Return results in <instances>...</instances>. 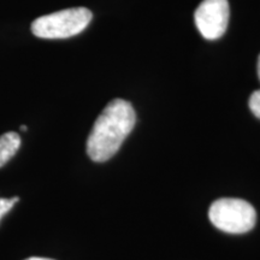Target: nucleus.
<instances>
[{
  "label": "nucleus",
  "instance_id": "obj_4",
  "mask_svg": "<svg viewBox=\"0 0 260 260\" xmlns=\"http://www.w3.org/2000/svg\"><path fill=\"white\" fill-rule=\"evenodd\" d=\"M228 0H204L194 14L198 30L207 40H217L225 32L229 22Z\"/></svg>",
  "mask_w": 260,
  "mask_h": 260
},
{
  "label": "nucleus",
  "instance_id": "obj_2",
  "mask_svg": "<svg viewBox=\"0 0 260 260\" xmlns=\"http://www.w3.org/2000/svg\"><path fill=\"white\" fill-rule=\"evenodd\" d=\"M92 12L86 8L65 9L38 17L31 31L40 39H67L82 32L92 21Z\"/></svg>",
  "mask_w": 260,
  "mask_h": 260
},
{
  "label": "nucleus",
  "instance_id": "obj_9",
  "mask_svg": "<svg viewBox=\"0 0 260 260\" xmlns=\"http://www.w3.org/2000/svg\"><path fill=\"white\" fill-rule=\"evenodd\" d=\"M258 76H259V80H260V56H259V59H258Z\"/></svg>",
  "mask_w": 260,
  "mask_h": 260
},
{
  "label": "nucleus",
  "instance_id": "obj_8",
  "mask_svg": "<svg viewBox=\"0 0 260 260\" xmlns=\"http://www.w3.org/2000/svg\"><path fill=\"white\" fill-rule=\"evenodd\" d=\"M24 260H54V259H48V258H40V256H31V258L24 259Z\"/></svg>",
  "mask_w": 260,
  "mask_h": 260
},
{
  "label": "nucleus",
  "instance_id": "obj_3",
  "mask_svg": "<svg viewBox=\"0 0 260 260\" xmlns=\"http://www.w3.org/2000/svg\"><path fill=\"white\" fill-rule=\"evenodd\" d=\"M211 223L228 234H245L256 222V212L248 201L235 198H223L213 201L209 210Z\"/></svg>",
  "mask_w": 260,
  "mask_h": 260
},
{
  "label": "nucleus",
  "instance_id": "obj_7",
  "mask_svg": "<svg viewBox=\"0 0 260 260\" xmlns=\"http://www.w3.org/2000/svg\"><path fill=\"white\" fill-rule=\"evenodd\" d=\"M249 109L253 115L260 119V90H255L249 98Z\"/></svg>",
  "mask_w": 260,
  "mask_h": 260
},
{
  "label": "nucleus",
  "instance_id": "obj_1",
  "mask_svg": "<svg viewBox=\"0 0 260 260\" xmlns=\"http://www.w3.org/2000/svg\"><path fill=\"white\" fill-rule=\"evenodd\" d=\"M135 123L136 113L132 104L123 99L112 100L94 123L87 140V154L96 162L111 159L134 129Z\"/></svg>",
  "mask_w": 260,
  "mask_h": 260
},
{
  "label": "nucleus",
  "instance_id": "obj_5",
  "mask_svg": "<svg viewBox=\"0 0 260 260\" xmlns=\"http://www.w3.org/2000/svg\"><path fill=\"white\" fill-rule=\"evenodd\" d=\"M21 147V138L17 133L9 132L0 136V168L17 153Z\"/></svg>",
  "mask_w": 260,
  "mask_h": 260
},
{
  "label": "nucleus",
  "instance_id": "obj_10",
  "mask_svg": "<svg viewBox=\"0 0 260 260\" xmlns=\"http://www.w3.org/2000/svg\"><path fill=\"white\" fill-rule=\"evenodd\" d=\"M21 129H22V130H27V126H24V125H22V126H21Z\"/></svg>",
  "mask_w": 260,
  "mask_h": 260
},
{
  "label": "nucleus",
  "instance_id": "obj_6",
  "mask_svg": "<svg viewBox=\"0 0 260 260\" xmlns=\"http://www.w3.org/2000/svg\"><path fill=\"white\" fill-rule=\"evenodd\" d=\"M19 200L18 197H14L11 199H6V198H0V220L6 213L10 212V210L14 207V205Z\"/></svg>",
  "mask_w": 260,
  "mask_h": 260
}]
</instances>
